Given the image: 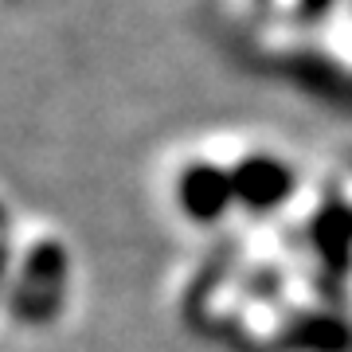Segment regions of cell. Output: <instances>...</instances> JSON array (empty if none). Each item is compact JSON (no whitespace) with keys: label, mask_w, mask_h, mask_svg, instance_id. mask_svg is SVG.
<instances>
[{"label":"cell","mask_w":352,"mask_h":352,"mask_svg":"<svg viewBox=\"0 0 352 352\" xmlns=\"http://www.w3.org/2000/svg\"><path fill=\"white\" fill-rule=\"evenodd\" d=\"M67 278H71V254L59 239H36L20 258L16 274L8 278V317L24 329H43L63 314Z\"/></svg>","instance_id":"obj_1"},{"label":"cell","mask_w":352,"mask_h":352,"mask_svg":"<svg viewBox=\"0 0 352 352\" xmlns=\"http://www.w3.org/2000/svg\"><path fill=\"white\" fill-rule=\"evenodd\" d=\"M231 184H235V204L254 215H270L286 208L294 188H298V173L282 161L278 153L251 149L231 164Z\"/></svg>","instance_id":"obj_2"},{"label":"cell","mask_w":352,"mask_h":352,"mask_svg":"<svg viewBox=\"0 0 352 352\" xmlns=\"http://www.w3.org/2000/svg\"><path fill=\"white\" fill-rule=\"evenodd\" d=\"M173 196H176V208L184 212V219L192 223H219L231 208H235V184H231V168L215 161H188L180 173H176V184H173Z\"/></svg>","instance_id":"obj_3"},{"label":"cell","mask_w":352,"mask_h":352,"mask_svg":"<svg viewBox=\"0 0 352 352\" xmlns=\"http://www.w3.org/2000/svg\"><path fill=\"white\" fill-rule=\"evenodd\" d=\"M333 4H337V0H298V8H302L305 20H325V16L333 12Z\"/></svg>","instance_id":"obj_4"},{"label":"cell","mask_w":352,"mask_h":352,"mask_svg":"<svg viewBox=\"0 0 352 352\" xmlns=\"http://www.w3.org/2000/svg\"><path fill=\"white\" fill-rule=\"evenodd\" d=\"M8 258H12V251H8V239H0V294H8Z\"/></svg>","instance_id":"obj_5"},{"label":"cell","mask_w":352,"mask_h":352,"mask_svg":"<svg viewBox=\"0 0 352 352\" xmlns=\"http://www.w3.org/2000/svg\"><path fill=\"white\" fill-rule=\"evenodd\" d=\"M4 227H8V208L0 204V239H4Z\"/></svg>","instance_id":"obj_6"}]
</instances>
